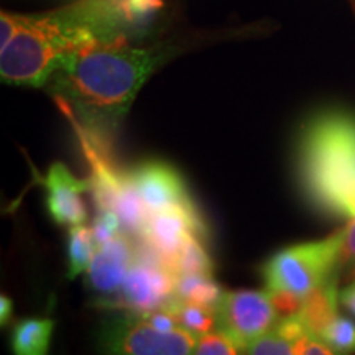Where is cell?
<instances>
[{"label": "cell", "mask_w": 355, "mask_h": 355, "mask_svg": "<svg viewBox=\"0 0 355 355\" xmlns=\"http://www.w3.org/2000/svg\"><path fill=\"white\" fill-rule=\"evenodd\" d=\"M180 43L94 42L71 51L46 84L79 139L109 153L133 101L152 74L178 53Z\"/></svg>", "instance_id": "6da1fadb"}, {"label": "cell", "mask_w": 355, "mask_h": 355, "mask_svg": "<svg viewBox=\"0 0 355 355\" xmlns=\"http://www.w3.org/2000/svg\"><path fill=\"white\" fill-rule=\"evenodd\" d=\"M132 42L114 0H74L44 13L2 12L0 76L12 86L46 87L71 51L94 42Z\"/></svg>", "instance_id": "7a4b0ae2"}, {"label": "cell", "mask_w": 355, "mask_h": 355, "mask_svg": "<svg viewBox=\"0 0 355 355\" xmlns=\"http://www.w3.org/2000/svg\"><path fill=\"white\" fill-rule=\"evenodd\" d=\"M296 168L316 209L355 219V115L340 109L313 115L301 130Z\"/></svg>", "instance_id": "3957f363"}, {"label": "cell", "mask_w": 355, "mask_h": 355, "mask_svg": "<svg viewBox=\"0 0 355 355\" xmlns=\"http://www.w3.org/2000/svg\"><path fill=\"white\" fill-rule=\"evenodd\" d=\"M345 227L322 241L282 248L261 266L266 291L285 293L304 300L339 272Z\"/></svg>", "instance_id": "277c9868"}, {"label": "cell", "mask_w": 355, "mask_h": 355, "mask_svg": "<svg viewBox=\"0 0 355 355\" xmlns=\"http://www.w3.org/2000/svg\"><path fill=\"white\" fill-rule=\"evenodd\" d=\"M196 343L198 336L183 327L159 331L135 311L104 319L97 332L101 355H193Z\"/></svg>", "instance_id": "5b68a950"}, {"label": "cell", "mask_w": 355, "mask_h": 355, "mask_svg": "<svg viewBox=\"0 0 355 355\" xmlns=\"http://www.w3.org/2000/svg\"><path fill=\"white\" fill-rule=\"evenodd\" d=\"M178 275L171 265L144 239H135V257L125 282L117 295L115 304L125 311L152 313L166 309L175 313Z\"/></svg>", "instance_id": "8992f818"}, {"label": "cell", "mask_w": 355, "mask_h": 355, "mask_svg": "<svg viewBox=\"0 0 355 355\" xmlns=\"http://www.w3.org/2000/svg\"><path fill=\"white\" fill-rule=\"evenodd\" d=\"M217 319L219 329L247 347L252 340L277 326L279 313L268 291H225L217 308Z\"/></svg>", "instance_id": "52a82bcc"}, {"label": "cell", "mask_w": 355, "mask_h": 355, "mask_svg": "<svg viewBox=\"0 0 355 355\" xmlns=\"http://www.w3.org/2000/svg\"><path fill=\"white\" fill-rule=\"evenodd\" d=\"M133 186L150 212L168 207L196 209L183 176L170 163L162 159H146L128 170Z\"/></svg>", "instance_id": "ba28073f"}, {"label": "cell", "mask_w": 355, "mask_h": 355, "mask_svg": "<svg viewBox=\"0 0 355 355\" xmlns=\"http://www.w3.org/2000/svg\"><path fill=\"white\" fill-rule=\"evenodd\" d=\"M191 235H198L204 241L207 239V225L198 207H168L150 214L141 239L171 263Z\"/></svg>", "instance_id": "9c48e42d"}, {"label": "cell", "mask_w": 355, "mask_h": 355, "mask_svg": "<svg viewBox=\"0 0 355 355\" xmlns=\"http://www.w3.org/2000/svg\"><path fill=\"white\" fill-rule=\"evenodd\" d=\"M135 257V239L122 232L104 245L97 247L87 268L84 283L89 291L104 298H114L125 282Z\"/></svg>", "instance_id": "30bf717a"}, {"label": "cell", "mask_w": 355, "mask_h": 355, "mask_svg": "<svg viewBox=\"0 0 355 355\" xmlns=\"http://www.w3.org/2000/svg\"><path fill=\"white\" fill-rule=\"evenodd\" d=\"M48 214L58 225L74 227L87 219V211L81 198L83 193L92 189L91 180H79L63 163H55L44 176Z\"/></svg>", "instance_id": "8fae6325"}, {"label": "cell", "mask_w": 355, "mask_h": 355, "mask_svg": "<svg viewBox=\"0 0 355 355\" xmlns=\"http://www.w3.org/2000/svg\"><path fill=\"white\" fill-rule=\"evenodd\" d=\"M114 2L132 42L148 43V38L162 32L166 0H114Z\"/></svg>", "instance_id": "7c38bea8"}, {"label": "cell", "mask_w": 355, "mask_h": 355, "mask_svg": "<svg viewBox=\"0 0 355 355\" xmlns=\"http://www.w3.org/2000/svg\"><path fill=\"white\" fill-rule=\"evenodd\" d=\"M339 279L340 273L334 275L303 300V306H301L298 313L303 318L306 326H308L311 334H321V331L329 324L331 319L336 314H339L337 313V304H339L337 285H339Z\"/></svg>", "instance_id": "4fadbf2b"}, {"label": "cell", "mask_w": 355, "mask_h": 355, "mask_svg": "<svg viewBox=\"0 0 355 355\" xmlns=\"http://www.w3.org/2000/svg\"><path fill=\"white\" fill-rule=\"evenodd\" d=\"M55 321L48 318H25L17 321L10 332L13 355H48Z\"/></svg>", "instance_id": "5bb4252c"}, {"label": "cell", "mask_w": 355, "mask_h": 355, "mask_svg": "<svg viewBox=\"0 0 355 355\" xmlns=\"http://www.w3.org/2000/svg\"><path fill=\"white\" fill-rule=\"evenodd\" d=\"M225 291L214 279V275L189 273L180 275L176 279V298L184 303H194L206 308H219Z\"/></svg>", "instance_id": "9a60e30c"}, {"label": "cell", "mask_w": 355, "mask_h": 355, "mask_svg": "<svg viewBox=\"0 0 355 355\" xmlns=\"http://www.w3.org/2000/svg\"><path fill=\"white\" fill-rule=\"evenodd\" d=\"M97 250L94 234L86 225H74L68 232V278L74 279L81 273H86L92 263Z\"/></svg>", "instance_id": "2e32d148"}, {"label": "cell", "mask_w": 355, "mask_h": 355, "mask_svg": "<svg viewBox=\"0 0 355 355\" xmlns=\"http://www.w3.org/2000/svg\"><path fill=\"white\" fill-rule=\"evenodd\" d=\"M170 265L178 277L189 273L214 275V261L204 247V239L198 235H191Z\"/></svg>", "instance_id": "e0dca14e"}, {"label": "cell", "mask_w": 355, "mask_h": 355, "mask_svg": "<svg viewBox=\"0 0 355 355\" xmlns=\"http://www.w3.org/2000/svg\"><path fill=\"white\" fill-rule=\"evenodd\" d=\"M175 314L178 321H180V326L198 337L219 327L217 311L206 308V306L184 303V301L180 300V303H178L175 309Z\"/></svg>", "instance_id": "ac0fdd59"}, {"label": "cell", "mask_w": 355, "mask_h": 355, "mask_svg": "<svg viewBox=\"0 0 355 355\" xmlns=\"http://www.w3.org/2000/svg\"><path fill=\"white\" fill-rule=\"evenodd\" d=\"M301 343L290 339L275 326L252 340L245 347V355H301Z\"/></svg>", "instance_id": "d6986e66"}, {"label": "cell", "mask_w": 355, "mask_h": 355, "mask_svg": "<svg viewBox=\"0 0 355 355\" xmlns=\"http://www.w3.org/2000/svg\"><path fill=\"white\" fill-rule=\"evenodd\" d=\"M319 337L339 352L349 355L355 352V322L343 314H336Z\"/></svg>", "instance_id": "ffe728a7"}, {"label": "cell", "mask_w": 355, "mask_h": 355, "mask_svg": "<svg viewBox=\"0 0 355 355\" xmlns=\"http://www.w3.org/2000/svg\"><path fill=\"white\" fill-rule=\"evenodd\" d=\"M193 355H245V347L222 329L199 336Z\"/></svg>", "instance_id": "44dd1931"}, {"label": "cell", "mask_w": 355, "mask_h": 355, "mask_svg": "<svg viewBox=\"0 0 355 355\" xmlns=\"http://www.w3.org/2000/svg\"><path fill=\"white\" fill-rule=\"evenodd\" d=\"M92 234H94V241L97 247L104 245L110 241H114L117 235H121L122 222L117 212L112 209H97V214L92 222Z\"/></svg>", "instance_id": "7402d4cb"}, {"label": "cell", "mask_w": 355, "mask_h": 355, "mask_svg": "<svg viewBox=\"0 0 355 355\" xmlns=\"http://www.w3.org/2000/svg\"><path fill=\"white\" fill-rule=\"evenodd\" d=\"M339 272L340 279H354L355 277V219L350 220V224L345 227V237L339 261Z\"/></svg>", "instance_id": "603a6c76"}, {"label": "cell", "mask_w": 355, "mask_h": 355, "mask_svg": "<svg viewBox=\"0 0 355 355\" xmlns=\"http://www.w3.org/2000/svg\"><path fill=\"white\" fill-rule=\"evenodd\" d=\"M301 355H349L339 352L329 344L324 343L321 337L316 334H308L301 343Z\"/></svg>", "instance_id": "cb8c5ba5"}, {"label": "cell", "mask_w": 355, "mask_h": 355, "mask_svg": "<svg viewBox=\"0 0 355 355\" xmlns=\"http://www.w3.org/2000/svg\"><path fill=\"white\" fill-rule=\"evenodd\" d=\"M339 303L355 318V278L339 291Z\"/></svg>", "instance_id": "d4e9b609"}, {"label": "cell", "mask_w": 355, "mask_h": 355, "mask_svg": "<svg viewBox=\"0 0 355 355\" xmlns=\"http://www.w3.org/2000/svg\"><path fill=\"white\" fill-rule=\"evenodd\" d=\"M12 313H13L12 300L8 298L7 295H2L0 296V322H2V327H6L8 321H10Z\"/></svg>", "instance_id": "484cf974"}, {"label": "cell", "mask_w": 355, "mask_h": 355, "mask_svg": "<svg viewBox=\"0 0 355 355\" xmlns=\"http://www.w3.org/2000/svg\"><path fill=\"white\" fill-rule=\"evenodd\" d=\"M349 3H350V7H352V10L355 13V0H349Z\"/></svg>", "instance_id": "4316f807"}]
</instances>
